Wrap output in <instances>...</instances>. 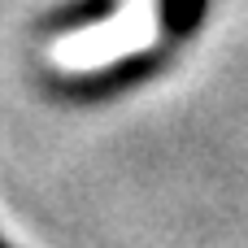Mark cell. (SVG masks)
Wrapping results in <instances>:
<instances>
[{
    "label": "cell",
    "mask_w": 248,
    "mask_h": 248,
    "mask_svg": "<svg viewBox=\"0 0 248 248\" xmlns=\"http://www.w3.org/2000/svg\"><path fill=\"white\" fill-rule=\"evenodd\" d=\"M153 31H157V26H153V13L135 4V9H131L126 17H118L113 26H100V31H92V35L65 39V44L57 48V61H61V65H100V61L126 52V48L148 44Z\"/></svg>",
    "instance_id": "cell-1"
},
{
    "label": "cell",
    "mask_w": 248,
    "mask_h": 248,
    "mask_svg": "<svg viewBox=\"0 0 248 248\" xmlns=\"http://www.w3.org/2000/svg\"><path fill=\"white\" fill-rule=\"evenodd\" d=\"M201 4L205 0H161V26L170 35H187L201 17Z\"/></svg>",
    "instance_id": "cell-2"
},
{
    "label": "cell",
    "mask_w": 248,
    "mask_h": 248,
    "mask_svg": "<svg viewBox=\"0 0 248 248\" xmlns=\"http://www.w3.org/2000/svg\"><path fill=\"white\" fill-rule=\"evenodd\" d=\"M0 248H9V244H0Z\"/></svg>",
    "instance_id": "cell-3"
},
{
    "label": "cell",
    "mask_w": 248,
    "mask_h": 248,
    "mask_svg": "<svg viewBox=\"0 0 248 248\" xmlns=\"http://www.w3.org/2000/svg\"><path fill=\"white\" fill-rule=\"evenodd\" d=\"M135 4H140V0H135Z\"/></svg>",
    "instance_id": "cell-4"
}]
</instances>
